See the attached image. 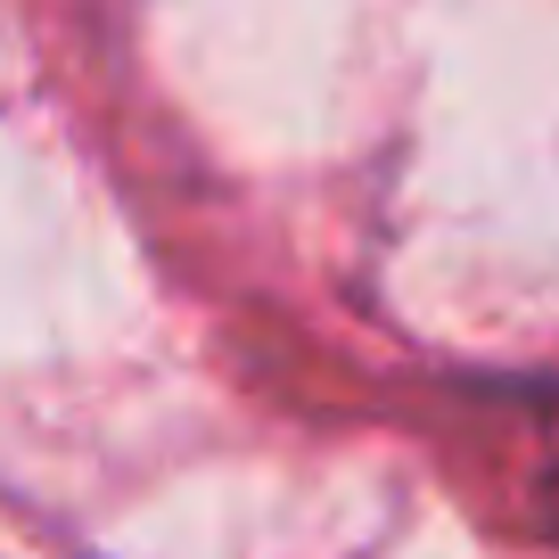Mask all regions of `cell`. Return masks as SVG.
<instances>
[]
</instances>
